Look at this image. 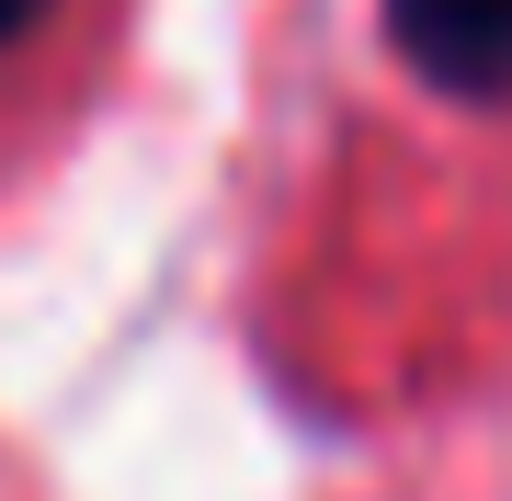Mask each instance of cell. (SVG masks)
Instances as JSON below:
<instances>
[{"label": "cell", "instance_id": "1", "mask_svg": "<svg viewBox=\"0 0 512 501\" xmlns=\"http://www.w3.org/2000/svg\"><path fill=\"white\" fill-rule=\"evenodd\" d=\"M387 46L456 103L512 92V0H387Z\"/></svg>", "mask_w": 512, "mask_h": 501}, {"label": "cell", "instance_id": "2", "mask_svg": "<svg viewBox=\"0 0 512 501\" xmlns=\"http://www.w3.org/2000/svg\"><path fill=\"white\" fill-rule=\"evenodd\" d=\"M35 12H46V0H0V46H12V35H35Z\"/></svg>", "mask_w": 512, "mask_h": 501}]
</instances>
